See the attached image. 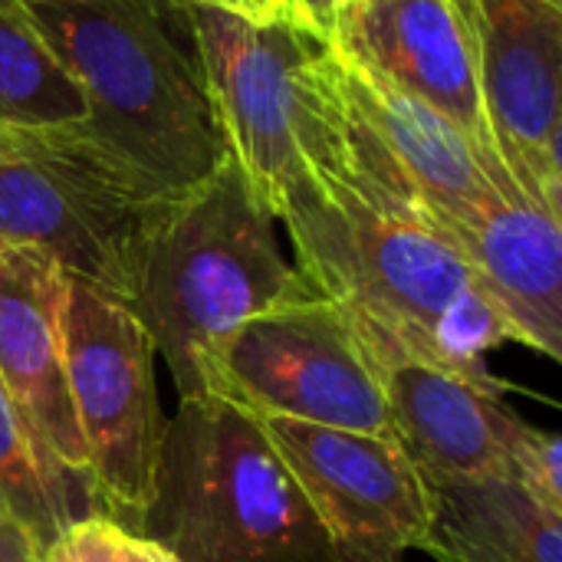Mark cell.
Returning <instances> with one entry per match:
<instances>
[{
  "label": "cell",
  "mask_w": 562,
  "mask_h": 562,
  "mask_svg": "<svg viewBox=\"0 0 562 562\" xmlns=\"http://www.w3.org/2000/svg\"><path fill=\"white\" fill-rule=\"evenodd\" d=\"M310 296L319 293L283 254L277 214L227 155L161 217L125 306L168 362L178 398H198L214 392L217 359L244 323Z\"/></svg>",
  "instance_id": "obj_1"
},
{
  "label": "cell",
  "mask_w": 562,
  "mask_h": 562,
  "mask_svg": "<svg viewBox=\"0 0 562 562\" xmlns=\"http://www.w3.org/2000/svg\"><path fill=\"white\" fill-rule=\"evenodd\" d=\"M79 82L86 128L171 191L227 161L181 0H16Z\"/></svg>",
  "instance_id": "obj_2"
},
{
  "label": "cell",
  "mask_w": 562,
  "mask_h": 562,
  "mask_svg": "<svg viewBox=\"0 0 562 562\" xmlns=\"http://www.w3.org/2000/svg\"><path fill=\"white\" fill-rule=\"evenodd\" d=\"M138 533L178 562H339L260 422L214 395L168 418Z\"/></svg>",
  "instance_id": "obj_3"
},
{
  "label": "cell",
  "mask_w": 562,
  "mask_h": 562,
  "mask_svg": "<svg viewBox=\"0 0 562 562\" xmlns=\"http://www.w3.org/2000/svg\"><path fill=\"white\" fill-rule=\"evenodd\" d=\"M277 221L313 290L346 310L375 359L431 362L445 313L477 286L464 257L418 214L372 201L349 184L306 171L293 181Z\"/></svg>",
  "instance_id": "obj_4"
},
{
  "label": "cell",
  "mask_w": 562,
  "mask_h": 562,
  "mask_svg": "<svg viewBox=\"0 0 562 562\" xmlns=\"http://www.w3.org/2000/svg\"><path fill=\"white\" fill-rule=\"evenodd\" d=\"M184 191L82 125H0V247H33L69 280L132 300L145 247Z\"/></svg>",
  "instance_id": "obj_5"
},
{
  "label": "cell",
  "mask_w": 562,
  "mask_h": 562,
  "mask_svg": "<svg viewBox=\"0 0 562 562\" xmlns=\"http://www.w3.org/2000/svg\"><path fill=\"white\" fill-rule=\"evenodd\" d=\"M66 382L95 504L138 533L168 425L155 385V346L122 300L79 280H69L66 296Z\"/></svg>",
  "instance_id": "obj_6"
},
{
  "label": "cell",
  "mask_w": 562,
  "mask_h": 562,
  "mask_svg": "<svg viewBox=\"0 0 562 562\" xmlns=\"http://www.w3.org/2000/svg\"><path fill=\"white\" fill-rule=\"evenodd\" d=\"M181 3L227 151L277 214L323 135L326 109L313 66L319 43L286 26H254L214 7Z\"/></svg>",
  "instance_id": "obj_7"
},
{
  "label": "cell",
  "mask_w": 562,
  "mask_h": 562,
  "mask_svg": "<svg viewBox=\"0 0 562 562\" xmlns=\"http://www.w3.org/2000/svg\"><path fill=\"white\" fill-rule=\"evenodd\" d=\"M211 395L257 418L392 438L375 356L346 310L326 296L296 300L244 323L217 359Z\"/></svg>",
  "instance_id": "obj_8"
},
{
  "label": "cell",
  "mask_w": 562,
  "mask_h": 562,
  "mask_svg": "<svg viewBox=\"0 0 562 562\" xmlns=\"http://www.w3.org/2000/svg\"><path fill=\"white\" fill-rule=\"evenodd\" d=\"M257 418V415H254ZM339 562H402L425 550L428 487L392 438L257 418Z\"/></svg>",
  "instance_id": "obj_9"
},
{
  "label": "cell",
  "mask_w": 562,
  "mask_h": 562,
  "mask_svg": "<svg viewBox=\"0 0 562 562\" xmlns=\"http://www.w3.org/2000/svg\"><path fill=\"white\" fill-rule=\"evenodd\" d=\"M481 92L514 181L562 214V0H471Z\"/></svg>",
  "instance_id": "obj_10"
},
{
  "label": "cell",
  "mask_w": 562,
  "mask_h": 562,
  "mask_svg": "<svg viewBox=\"0 0 562 562\" xmlns=\"http://www.w3.org/2000/svg\"><path fill=\"white\" fill-rule=\"evenodd\" d=\"M329 46L441 112L477 151L501 158L474 33L458 0H356Z\"/></svg>",
  "instance_id": "obj_11"
},
{
  "label": "cell",
  "mask_w": 562,
  "mask_h": 562,
  "mask_svg": "<svg viewBox=\"0 0 562 562\" xmlns=\"http://www.w3.org/2000/svg\"><path fill=\"white\" fill-rule=\"evenodd\" d=\"M323 56L339 92L402 178L415 214L435 234L468 221L497 191L517 184L501 158L477 151L468 135L431 105L333 46H323Z\"/></svg>",
  "instance_id": "obj_12"
},
{
  "label": "cell",
  "mask_w": 562,
  "mask_h": 562,
  "mask_svg": "<svg viewBox=\"0 0 562 562\" xmlns=\"http://www.w3.org/2000/svg\"><path fill=\"white\" fill-rule=\"evenodd\" d=\"M66 296L69 277L53 257L0 247V389L49 458L92 491L66 382Z\"/></svg>",
  "instance_id": "obj_13"
},
{
  "label": "cell",
  "mask_w": 562,
  "mask_h": 562,
  "mask_svg": "<svg viewBox=\"0 0 562 562\" xmlns=\"http://www.w3.org/2000/svg\"><path fill=\"white\" fill-rule=\"evenodd\" d=\"M392 441L425 484L507 477L527 422L504 405L507 385H484L412 356L375 359Z\"/></svg>",
  "instance_id": "obj_14"
},
{
  "label": "cell",
  "mask_w": 562,
  "mask_h": 562,
  "mask_svg": "<svg viewBox=\"0 0 562 562\" xmlns=\"http://www.w3.org/2000/svg\"><path fill=\"white\" fill-rule=\"evenodd\" d=\"M474 270L514 329V342L562 359V214L520 184L497 191L468 221L438 231Z\"/></svg>",
  "instance_id": "obj_15"
},
{
  "label": "cell",
  "mask_w": 562,
  "mask_h": 562,
  "mask_svg": "<svg viewBox=\"0 0 562 562\" xmlns=\"http://www.w3.org/2000/svg\"><path fill=\"white\" fill-rule=\"evenodd\" d=\"M425 487V553L438 562H562V517L510 477Z\"/></svg>",
  "instance_id": "obj_16"
},
{
  "label": "cell",
  "mask_w": 562,
  "mask_h": 562,
  "mask_svg": "<svg viewBox=\"0 0 562 562\" xmlns=\"http://www.w3.org/2000/svg\"><path fill=\"white\" fill-rule=\"evenodd\" d=\"M0 510L40 547L69 524L102 514L92 491L76 484L33 435L10 395L0 389Z\"/></svg>",
  "instance_id": "obj_17"
},
{
  "label": "cell",
  "mask_w": 562,
  "mask_h": 562,
  "mask_svg": "<svg viewBox=\"0 0 562 562\" xmlns=\"http://www.w3.org/2000/svg\"><path fill=\"white\" fill-rule=\"evenodd\" d=\"M89 119L86 95L16 0H0V125L56 128Z\"/></svg>",
  "instance_id": "obj_18"
},
{
  "label": "cell",
  "mask_w": 562,
  "mask_h": 562,
  "mask_svg": "<svg viewBox=\"0 0 562 562\" xmlns=\"http://www.w3.org/2000/svg\"><path fill=\"white\" fill-rule=\"evenodd\" d=\"M36 562H178V557L151 537L135 533L105 514H92L59 530Z\"/></svg>",
  "instance_id": "obj_19"
},
{
  "label": "cell",
  "mask_w": 562,
  "mask_h": 562,
  "mask_svg": "<svg viewBox=\"0 0 562 562\" xmlns=\"http://www.w3.org/2000/svg\"><path fill=\"white\" fill-rule=\"evenodd\" d=\"M507 477L520 484L537 504L562 517V441L557 431L527 425L514 445Z\"/></svg>",
  "instance_id": "obj_20"
},
{
  "label": "cell",
  "mask_w": 562,
  "mask_h": 562,
  "mask_svg": "<svg viewBox=\"0 0 562 562\" xmlns=\"http://www.w3.org/2000/svg\"><path fill=\"white\" fill-rule=\"evenodd\" d=\"M188 3L214 7V10L231 13V16H240V20H247L254 26H286V30L303 33L293 0H188Z\"/></svg>",
  "instance_id": "obj_21"
},
{
  "label": "cell",
  "mask_w": 562,
  "mask_h": 562,
  "mask_svg": "<svg viewBox=\"0 0 562 562\" xmlns=\"http://www.w3.org/2000/svg\"><path fill=\"white\" fill-rule=\"evenodd\" d=\"M296 3V16H300V30L316 40L319 46H329L342 16L349 13V7L356 0H293Z\"/></svg>",
  "instance_id": "obj_22"
},
{
  "label": "cell",
  "mask_w": 562,
  "mask_h": 562,
  "mask_svg": "<svg viewBox=\"0 0 562 562\" xmlns=\"http://www.w3.org/2000/svg\"><path fill=\"white\" fill-rule=\"evenodd\" d=\"M40 560V547L36 540L0 510V562H36Z\"/></svg>",
  "instance_id": "obj_23"
},
{
  "label": "cell",
  "mask_w": 562,
  "mask_h": 562,
  "mask_svg": "<svg viewBox=\"0 0 562 562\" xmlns=\"http://www.w3.org/2000/svg\"><path fill=\"white\" fill-rule=\"evenodd\" d=\"M468 3H471V0H458V7H461V10H468Z\"/></svg>",
  "instance_id": "obj_24"
}]
</instances>
